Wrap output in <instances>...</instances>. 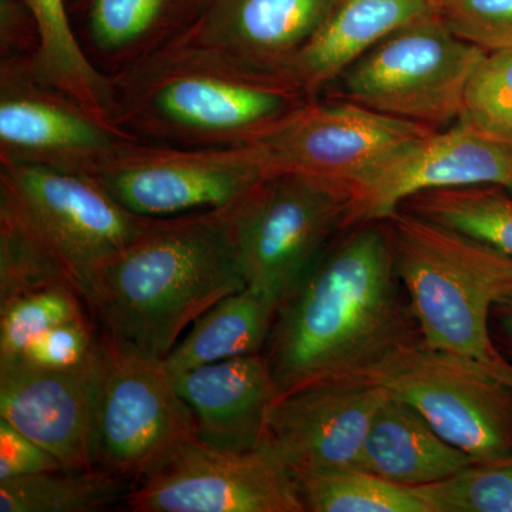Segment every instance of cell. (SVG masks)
<instances>
[{"mask_svg": "<svg viewBox=\"0 0 512 512\" xmlns=\"http://www.w3.org/2000/svg\"><path fill=\"white\" fill-rule=\"evenodd\" d=\"M387 221L343 229L281 306L264 355L282 394L333 380H372L420 342Z\"/></svg>", "mask_w": 512, "mask_h": 512, "instance_id": "6da1fadb", "label": "cell"}, {"mask_svg": "<svg viewBox=\"0 0 512 512\" xmlns=\"http://www.w3.org/2000/svg\"><path fill=\"white\" fill-rule=\"evenodd\" d=\"M247 286L225 210L151 220L84 292L114 349L164 360L202 313Z\"/></svg>", "mask_w": 512, "mask_h": 512, "instance_id": "7a4b0ae2", "label": "cell"}, {"mask_svg": "<svg viewBox=\"0 0 512 512\" xmlns=\"http://www.w3.org/2000/svg\"><path fill=\"white\" fill-rule=\"evenodd\" d=\"M110 89L113 124L181 147L252 146L313 100L293 77L262 72L187 33L111 76Z\"/></svg>", "mask_w": 512, "mask_h": 512, "instance_id": "3957f363", "label": "cell"}, {"mask_svg": "<svg viewBox=\"0 0 512 512\" xmlns=\"http://www.w3.org/2000/svg\"><path fill=\"white\" fill-rule=\"evenodd\" d=\"M92 175L0 160V302L50 285L82 293L148 227Z\"/></svg>", "mask_w": 512, "mask_h": 512, "instance_id": "277c9868", "label": "cell"}, {"mask_svg": "<svg viewBox=\"0 0 512 512\" xmlns=\"http://www.w3.org/2000/svg\"><path fill=\"white\" fill-rule=\"evenodd\" d=\"M387 225L397 275L423 342L487 366L503 359L490 318L512 288V256L403 210Z\"/></svg>", "mask_w": 512, "mask_h": 512, "instance_id": "5b68a950", "label": "cell"}, {"mask_svg": "<svg viewBox=\"0 0 512 512\" xmlns=\"http://www.w3.org/2000/svg\"><path fill=\"white\" fill-rule=\"evenodd\" d=\"M485 53L433 12L357 60L330 86L338 93L332 99L441 130L460 121L468 80Z\"/></svg>", "mask_w": 512, "mask_h": 512, "instance_id": "8992f818", "label": "cell"}, {"mask_svg": "<svg viewBox=\"0 0 512 512\" xmlns=\"http://www.w3.org/2000/svg\"><path fill=\"white\" fill-rule=\"evenodd\" d=\"M228 215L247 286L281 306L349 228L350 194L305 175H272L229 207Z\"/></svg>", "mask_w": 512, "mask_h": 512, "instance_id": "52a82bcc", "label": "cell"}, {"mask_svg": "<svg viewBox=\"0 0 512 512\" xmlns=\"http://www.w3.org/2000/svg\"><path fill=\"white\" fill-rule=\"evenodd\" d=\"M370 382L412 404L477 464L512 463V387L484 363L420 340L393 356Z\"/></svg>", "mask_w": 512, "mask_h": 512, "instance_id": "ba28073f", "label": "cell"}, {"mask_svg": "<svg viewBox=\"0 0 512 512\" xmlns=\"http://www.w3.org/2000/svg\"><path fill=\"white\" fill-rule=\"evenodd\" d=\"M197 439L194 416L164 360L123 352L106 342L94 468L134 487Z\"/></svg>", "mask_w": 512, "mask_h": 512, "instance_id": "9c48e42d", "label": "cell"}, {"mask_svg": "<svg viewBox=\"0 0 512 512\" xmlns=\"http://www.w3.org/2000/svg\"><path fill=\"white\" fill-rule=\"evenodd\" d=\"M87 175L147 220L225 210L266 178L254 144L181 147L146 140L121 148Z\"/></svg>", "mask_w": 512, "mask_h": 512, "instance_id": "30bf717a", "label": "cell"}, {"mask_svg": "<svg viewBox=\"0 0 512 512\" xmlns=\"http://www.w3.org/2000/svg\"><path fill=\"white\" fill-rule=\"evenodd\" d=\"M133 512H305L295 471L264 441L252 450L185 444L121 501Z\"/></svg>", "mask_w": 512, "mask_h": 512, "instance_id": "8fae6325", "label": "cell"}, {"mask_svg": "<svg viewBox=\"0 0 512 512\" xmlns=\"http://www.w3.org/2000/svg\"><path fill=\"white\" fill-rule=\"evenodd\" d=\"M433 128L350 101L313 99L254 144L266 177L305 175L350 190Z\"/></svg>", "mask_w": 512, "mask_h": 512, "instance_id": "7c38bea8", "label": "cell"}, {"mask_svg": "<svg viewBox=\"0 0 512 512\" xmlns=\"http://www.w3.org/2000/svg\"><path fill=\"white\" fill-rule=\"evenodd\" d=\"M136 140L37 80L28 60L0 63V160L92 174Z\"/></svg>", "mask_w": 512, "mask_h": 512, "instance_id": "4fadbf2b", "label": "cell"}, {"mask_svg": "<svg viewBox=\"0 0 512 512\" xmlns=\"http://www.w3.org/2000/svg\"><path fill=\"white\" fill-rule=\"evenodd\" d=\"M473 185L512 192V143L458 121L407 144L353 185L349 228L387 221L421 192Z\"/></svg>", "mask_w": 512, "mask_h": 512, "instance_id": "5bb4252c", "label": "cell"}, {"mask_svg": "<svg viewBox=\"0 0 512 512\" xmlns=\"http://www.w3.org/2000/svg\"><path fill=\"white\" fill-rule=\"evenodd\" d=\"M104 360L103 339L84 362L64 369L0 363V419L45 447L66 470H93Z\"/></svg>", "mask_w": 512, "mask_h": 512, "instance_id": "9a60e30c", "label": "cell"}, {"mask_svg": "<svg viewBox=\"0 0 512 512\" xmlns=\"http://www.w3.org/2000/svg\"><path fill=\"white\" fill-rule=\"evenodd\" d=\"M387 394L369 380H333L282 394L265 440L295 474L359 470L367 431Z\"/></svg>", "mask_w": 512, "mask_h": 512, "instance_id": "2e32d148", "label": "cell"}, {"mask_svg": "<svg viewBox=\"0 0 512 512\" xmlns=\"http://www.w3.org/2000/svg\"><path fill=\"white\" fill-rule=\"evenodd\" d=\"M174 380L202 443L234 451L264 443L282 390L262 353L195 367Z\"/></svg>", "mask_w": 512, "mask_h": 512, "instance_id": "e0dca14e", "label": "cell"}, {"mask_svg": "<svg viewBox=\"0 0 512 512\" xmlns=\"http://www.w3.org/2000/svg\"><path fill=\"white\" fill-rule=\"evenodd\" d=\"M336 0H207L187 35L266 73L292 76V64Z\"/></svg>", "mask_w": 512, "mask_h": 512, "instance_id": "ac0fdd59", "label": "cell"}, {"mask_svg": "<svg viewBox=\"0 0 512 512\" xmlns=\"http://www.w3.org/2000/svg\"><path fill=\"white\" fill-rule=\"evenodd\" d=\"M433 12L431 0H336L292 64L293 79L306 96L318 99L386 37Z\"/></svg>", "mask_w": 512, "mask_h": 512, "instance_id": "d6986e66", "label": "cell"}, {"mask_svg": "<svg viewBox=\"0 0 512 512\" xmlns=\"http://www.w3.org/2000/svg\"><path fill=\"white\" fill-rule=\"evenodd\" d=\"M473 464V458L444 440L412 404L389 393L367 431L359 470L414 488L439 483Z\"/></svg>", "mask_w": 512, "mask_h": 512, "instance_id": "ffe728a7", "label": "cell"}, {"mask_svg": "<svg viewBox=\"0 0 512 512\" xmlns=\"http://www.w3.org/2000/svg\"><path fill=\"white\" fill-rule=\"evenodd\" d=\"M207 0H90L84 50L97 69L116 76L183 36Z\"/></svg>", "mask_w": 512, "mask_h": 512, "instance_id": "44dd1931", "label": "cell"}, {"mask_svg": "<svg viewBox=\"0 0 512 512\" xmlns=\"http://www.w3.org/2000/svg\"><path fill=\"white\" fill-rule=\"evenodd\" d=\"M278 309L266 293L245 286L202 313L165 356L164 365L177 376L195 367L262 353Z\"/></svg>", "mask_w": 512, "mask_h": 512, "instance_id": "7402d4cb", "label": "cell"}, {"mask_svg": "<svg viewBox=\"0 0 512 512\" xmlns=\"http://www.w3.org/2000/svg\"><path fill=\"white\" fill-rule=\"evenodd\" d=\"M35 22L39 47L28 67L40 82L110 119V77L87 56L70 18L69 0H22ZM113 123V121H111Z\"/></svg>", "mask_w": 512, "mask_h": 512, "instance_id": "603a6c76", "label": "cell"}, {"mask_svg": "<svg viewBox=\"0 0 512 512\" xmlns=\"http://www.w3.org/2000/svg\"><path fill=\"white\" fill-rule=\"evenodd\" d=\"M133 485L106 471L56 470L0 481V512H97L121 503Z\"/></svg>", "mask_w": 512, "mask_h": 512, "instance_id": "cb8c5ba5", "label": "cell"}, {"mask_svg": "<svg viewBox=\"0 0 512 512\" xmlns=\"http://www.w3.org/2000/svg\"><path fill=\"white\" fill-rule=\"evenodd\" d=\"M399 210L436 222L512 256V192L498 185L421 192Z\"/></svg>", "mask_w": 512, "mask_h": 512, "instance_id": "d4e9b609", "label": "cell"}, {"mask_svg": "<svg viewBox=\"0 0 512 512\" xmlns=\"http://www.w3.org/2000/svg\"><path fill=\"white\" fill-rule=\"evenodd\" d=\"M296 478L306 511L430 512L416 488L389 483L357 468L328 474H296Z\"/></svg>", "mask_w": 512, "mask_h": 512, "instance_id": "484cf974", "label": "cell"}, {"mask_svg": "<svg viewBox=\"0 0 512 512\" xmlns=\"http://www.w3.org/2000/svg\"><path fill=\"white\" fill-rule=\"evenodd\" d=\"M90 315L82 293L50 285L0 302V362L16 359L33 340L60 323Z\"/></svg>", "mask_w": 512, "mask_h": 512, "instance_id": "4316f807", "label": "cell"}, {"mask_svg": "<svg viewBox=\"0 0 512 512\" xmlns=\"http://www.w3.org/2000/svg\"><path fill=\"white\" fill-rule=\"evenodd\" d=\"M414 488L430 512H512V463L473 464L439 483Z\"/></svg>", "mask_w": 512, "mask_h": 512, "instance_id": "83f0119b", "label": "cell"}, {"mask_svg": "<svg viewBox=\"0 0 512 512\" xmlns=\"http://www.w3.org/2000/svg\"><path fill=\"white\" fill-rule=\"evenodd\" d=\"M460 121L512 143V50L485 53L468 80Z\"/></svg>", "mask_w": 512, "mask_h": 512, "instance_id": "f1b7e54d", "label": "cell"}, {"mask_svg": "<svg viewBox=\"0 0 512 512\" xmlns=\"http://www.w3.org/2000/svg\"><path fill=\"white\" fill-rule=\"evenodd\" d=\"M434 9L451 32L484 52L512 50V0H434Z\"/></svg>", "mask_w": 512, "mask_h": 512, "instance_id": "f546056e", "label": "cell"}, {"mask_svg": "<svg viewBox=\"0 0 512 512\" xmlns=\"http://www.w3.org/2000/svg\"><path fill=\"white\" fill-rule=\"evenodd\" d=\"M101 340L103 338L99 326L90 313L47 330L13 360H22L46 369H64L79 365L93 355L101 345Z\"/></svg>", "mask_w": 512, "mask_h": 512, "instance_id": "4dcf8cb0", "label": "cell"}, {"mask_svg": "<svg viewBox=\"0 0 512 512\" xmlns=\"http://www.w3.org/2000/svg\"><path fill=\"white\" fill-rule=\"evenodd\" d=\"M63 468L45 447L29 439L9 421L0 419V481Z\"/></svg>", "mask_w": 512, "mask_h": 512, "instance_id": "1f68e13d", "label": "cell"}, {"mask_svg": "<svg viewBox=\"0 0 512 512\" xmlns=\"http://www.w3.org/2000/svg\"><path fill=\"white\" fill-rule=\"evenodd\" d=\"M37 47L36 25L22 0H0V63L32 60Z\"/></svg>", "mask_w": 512, "mask_h": 512, "instance_id": "d6a6232c", "label": "cell"}, {"mask_svg": "<svg viewBox=\"0 0 512 512\" xmlns=\"http://www.w3.org/2000/svg\"><path fill=\"white\" fill-rule=\"evenodd\" d=\"M490 328L495 346L505 359L512 362V288L495 303Z\"/></svg>", "mask_w": 512, "mask_h": 512, "instance_id": "836d02e7", "label": "cell"}, {"mask_svg": "<svg viewBox=\"0 0 512 512\" xmlns=\"http://www.w3.org/2000/svg\"><path fill=\"white\" fill-rule=\"evenodd\" d=\"M491 370L500 377V379H503L504 382H507L512 387V362L510 360L503 359L498 360L497 363L493 366H488Z\"/></svg>", "mask_w": 512, "mask_h": 512, "instance_id": "e575fe53", "label": "cell"}, {"mask_svg": "<svg viewBox=\"0 0 512 512\" xmlns=\"http://www.w3.org/2000/svg\"><path fill=\"white\" fill-rule=\"evenodd\" d=\"M431 2H433V5H434V0H431Z\"/></svg>", "mask_w": 512, "mask_h": 512, "instance_id": "d590c367", "label": "cell"}]
</instances>
